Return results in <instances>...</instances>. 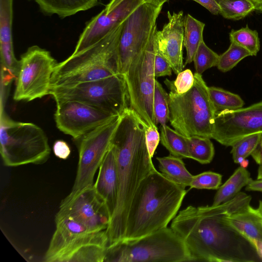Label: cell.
Segmentation results:
<instances>
[{
	"mask_svg": "<svg viewBox=\"0 0 262 262\" xmlns=\"http://www.w3.org/2000/svg\"><path fill=\"white\" fill-rule=\"evenodd\" d=\"M251 196L243 192L216 206H189L173 218L170 227L183 241L192 261L260 260L250 242L228 222V216Z\"/></svg>",
	"mask_w": 262,
	"mask_h": 262,
	"instance_id": "obj_1",
	"label": "cell"
},
{
	"mask_svg": "<svg viewBox=\"0 0 262 262\" xmlns=\"http://www.w3.org/2000/svg\"><path fill=\"white\" fill-rule=\"evenodd\" d=\"M145 128L139 117L128 107L121 115L112 140L117 163L118 196L106 230L108 245L124 237L134 195L142 181L156 169L148 151Z\"/></svg>",
	"mask_w": 262,
	"mask_h": 262,
	"instance_id": "obj_2",
	"label": "cell"
},
{
	"mask_svg": "<svg viewBox=\"0 0 262 262\" xmlns=\"http://www.w3.org/2000/svg\"><path fill=\"white\" fill-rule=\"evenodd\" d=\"M187 191L156 169L140 183L129 209L124 237L140 238L167 227Z\"/></svg>",
	"mask_w": 262,
	"mask_h": 262,
	"instance_id": "obj_3",
	"label": "cell"
},
{
	"mask_svg": "<svg viewBox=\"0 0 262 262\" xmlns=\"http://www.w3.org/2000/svg\"><path fill=\"white\" fill-rule=\"evenodd\" d=\"M194 77L192 87L182 94L176 92L173 81H164L169 91V121L174 129L186 137L199 136L212 139L217 111L202 75L195 73Z\"/></svg>",
	"mask_w": 262,
	"mask_h": 262,
	"instance_id": "obj_4",
	"label": "cell"
},
{
	"mask_svg": "<svg viewBox=\"0 0 262 262\" xmlns=\"http://www.w3.org/2000/svg\"><path fill=\"white\" fill-rule=\"evenodd\" d=\"M192 261L181 237L165 227L146 236L108 245L104 262Z\"/></svg>",
	"mask_w": 262,
	"mask_h": 262,
	"instance_id": "obj_5",
	"label": "cell"
},
{
	"mask_svg": "<svg viewBox=\"0 0 262 262\" xmlns=\"http://www.w3.org/2000/svg\"><path fill=\"white\" fill-rule=\"evenodd\" d=\"M0 152L4 164L15 167L42 164L49 159L51 149L48 137L37 125L15 121L1 106Z\"/></svg>",
	"mask_w": 262,
	"mask_h": 262,
	"instance_id": "obj_6",
	"label": "cell"
},
{
	"mask_svg": "<svg viewBox=\"0 0 262 262\" xmlns=\"http://www.w3.org/2000/svg\"><path fill=\"white\" fill-rule=\"evenodd\" d=\"M157 30L156 27L144 51L132 60L123 75L127 92L129 108L139 117L146 127H157L153 111Z\"/></svg>",
	"mask_w": 262,
	"mask_h": 262,
	"instance_id": "obj_7",
	"label": "cell"
},
{
	"mask_svg": "<svg viewBox=\"0 0 262 262\" xmlns=\"http://www.w3.org/2000/svg\"><path fill=\"white\" fill-rule=\"evenodd\" d=\"M50 95L56 103L78 101L114 116H121L129 107L125 80L120 74L89 82L52 87Z\"/></svg>",
	"mask_w": 262,
	"mask_h": 262,
	"instance_id": "obj_8",
	"label": "cell"
},
{
	"mask_svg": "<svg viewBox=\"0 0 262 262\" xmlns=\"http://www.w3.org/2000/svg\"><path fill=\"white\" fill-rule=\"evenodd\" d=\"M57 64L49 51L38 46L29 47L18 60L13 99L29 102L50 95Z\"/></svg>",
	"mask_w": 262,
	"mask_h": 262,
	"instance_id": "obj_9",
	"label": "cell"
},
{
	"mask_svg": "<svg viewBox=\"0 0 262 262\" xmlns=\"http://www.w3.org/2000/svg\"><path fill=\"white\" fill-rule=\"evenodd\" d=\"M162 7L144 2L125 20L118 46L119 74H125L132 60L147 46Z\"/></svg>",
	"mask_w": 262,
	"mask_h": 262,
	"instance_id": "obj_10",
	"label": "cell"
},
{
	"mask_svg": "<svg viewBox=\"0 0 262 262\" xmlns=\"http://www.w3.org/2000/svg\"><path fill=\"white\" fill-rule=\"evenodd\" d=\"M120 118L121 116H117L78 139L79 142L77 170L68 196H72L93 186L94 176L111 146Z\"/></svg>",
	"mask_w": 262,
	"mask_h": 262,
	"instance_id": "obj_11",
	"label": "cell"
},
{
	"mask_svg": "<svg viewBox=\"0 0 262 262\" xmlns=\"http://www.w3.org/2000/svg\"><path fill=\"white\" fill-rule=\"evenodd\" d=\"M212 139L225 146L241 139L262 134V101L247 107L217 112Z\"/></svg>",
	"mask_w": 262,
	"mask_h": 262,
	"instance_id": "obj_12",
	"label": "cell"
},
{
	"mask_svg": "<svg viewBox=\"0 0 262 262\" xmlns=\"http://www.w3.org/2000/svg\"><path fill=\"white\" fill-rule=\"evenodd\" d=\"M125 20L96 43L57 63L51 79L76 71L101 66L114 68L118 71V46Z\"/></svg>",
	"mask_w": 262,
	"mask_h": 262,
	"instance_id": "obj_13",
	"label": "cell"
},
{
	"mask_svg": "<svg viewBox=\"0 0 262 262\" xmlns=\"http://www.w3.org/2000/svg\"><path fill=\"white\" fill-rule=\"evenodd\" d=\"M56 103L54 119L57 127L76 140L117 116L78 101Z\"/></svg>",
	"mask_w": 262,
	"mask_h": 262,
	"instance_id": "obj_14",
	"label": "cell"
},
{
	"mask_svg": "<svg viewBox=\"0 0 262 262\" xmlns=\"http://www.w3.org/2000/svg\"><path fill=\"white\" fill-rule=\"evenodd\" d=\"M57 212L71 216L93 232L106 230L111 218L105 202L93 186L65 197Z\"/></svg>",
	"mask_w": 262,
	"mask_h": 262,
	"instance_id": "obj_15",
	"label": "cell"
},
{
	"mask_svg": "<svg viewBox=\"0 0 262 262\" xmlns=\"http://www.w3.org/2000/svg\"><path fill=\"white\" fill-rule=\"evenodd\" d=\"M144 2V0H124L114 7H105L86 24L72 54L82 52L96 43Z\"/></svg>",
	"mask_w": 262,
	"mask_h": 262,
	"instance_id": "obj_16",
	"label": "cell"
},
{
	"mask_svg": "<svg viewBox=\"0 0 262 262\" xmlns=\"http://www.w3.org/2000/svg\"><path fill=\"white\" fill-rule=\"evenodd\" d=\"M108 245L106 230L85 234L67 243L49 262H103Z\"/></svg>",
	"mask_w": 262,
	"mask_h": 262,
	"instance_id": "obj_17",
	"label": "cell"
},
{
	"mask_svg": "<svg viewBox=\"0 0 262 262\" xmlns=\"http://www.w3.org/2000/svg\"><path fill=\"white\" fill-rule=\"evenodd\" d=\"M168 21L161 30H157L158 51L168 61L172 71L178 74L183 71L184 16L183 11L167 12Z\"/></svg>",
	"mask_w": 262,
	"mask_h": 262,
	"instance_id": "obj_18",
	"label": "cell"
},
{
	"mask_svg": "<svg viewBox=\"0 0 262 262\" xmlns=\"http://www.w3.org/2000/svg\"><path fill=\"white\" fill-rule=\"evenodd\" d=\"M13 0H0V52L2 75L16 78L18 60L15 58L12 39Z\"/></svg>",
	"mask_w": 262,
	"mask_h": 262,
	"instance_id": "obj_19",
	"label": "cell"
},
{
	"mask_svg": "<svg viewBox=\"0 0 262 262\" xmlns=\"http://www.w3.org/2000/svg\"><path fill=\"white\" fill-rule=\"evenodd\" d=\"M93 187L105 202L112 217L117 201L118 172L115 152L111 144L99 167Z\"/></svg>",
	"mask_w": 262,
	"mask_h": 262,
	"instance_id": "obj_20",
	"label": "cell"
},
{
	"mask_svg": "<svg viewBox=\"0 0 262 262\" xmlns=\"http://www.w3.org/2000/svg\"><path fill=\"white\" fill-rule=\"evenodd\" d=\"M229 224L248 239L262 242V215L257 208L247 204L231 213Z\"/></svg>",
	"mask_w": 262,
	"mask_h": 262,
	"instance_id": "obj_21",
	"label": "cell"
},
{
	"mask_svg": "<svg viewBox=\"0 0 262 262\" xmlns=\"http://www.w3.org/2000/svg\"><path fill=\"white\" fill-rule=\"evenodd\" d=\"M46 15L63 18L99 5L101 0H34Z\"/></svg>",
	"mask_w": 262,
	"mask_h": 262,
	"instance_id": "obj_22",
	"label": "cell"
},
{
	"mask_svg": "<svg viewBox=\"0 0 262 262\" xmlns=\"http://www.w3.org/2000/svg\"><path fill=\"white\" fill-rule=\"evenodd\" d=\"M252 180L249 171L240 166L217 189L212 205H218L233 199Z\"/></svg>",
	"mask_w": 262,
	"mask_h": 262,
	"instance_id": "obj_23",
	"label": "cell"
},
{
	"mask_svg": "<svg viewBox=\"0 0 262 262\" xmlns=\"http://www.w3.org/2000/svg\"><path fill=\"white\" fill-rule=\"evenodd\" d=\"M156 159L160 172L165 177L183 188L189 186L193 176L186 168L182 158L170 154Z\"/></svg>",
	"mask_w": 262,
	"mask_h": 262,
	"instance_id": "obj_24",
	"label": "cell"
},
{
	"mask_svg": "<svg viewBox=\"0 0 262 262\" xmlns=\"http://www.w3.org/2000/svg\"><path fill=\"white\" fill-rule=\"evenodd\" d=\"M205 24L189 14L184 16V46L186 50L185 65L191 63L201 42L203 39Z\"/></svg>",
	"mask_w": 262,
	"mask_h": 262,
	"instance_id": "obj_25",
	"label": "cell"
},
{
	"mask_svg": "<svg viewBox=\"0 0 262 262\" xmlns=\"http://www.w3.org/2000/svg\"><path fill=\"white\" fill-rule=\"evenodd\" d=\"M160 141L170 154L181 158H189L186 137L166 125L160 127Z\"/></svg>",
	"mask_w": 262,
	"mask_h": 262,
	"instance_id": "obj_26",
	"label": "cell"
},
{
	"mask_svg": "<svg viewBox=\"0 0 262 262\" xmlns=\"http://www.w3.org/2000/svg\"><path fill=\"white\" fill-rule=\"evenodd\" d=\"M189 158L202 164L210 163L213 160L215 150L211 139L199 136L186 137Z\"/></svg>",
	"mask_w": 262,
	"mask_h": 262,
	"instance_id": "obj_27",
	"label": "cell"
},
{
	"mask_svg": "<svg viewBox=\"0 0 262 262\" xmlns=\"http://www.w3.org/2000/svg\"><path fill=\"white\" fill-rule=\"evenodd\" d=\"M210 99L217 112L243 107L244 101L236 94L220 88L208 86Z\"/></svg>",
	"mask_w": 262,
	"mask_h": 262,
	"instance_id": "obj_28",
	"label": "cell"
},
{
	"mask_svg": "<svg viewBox=\"0 0 262 262\" xmlns=\"http://www.w3.org/2000/svg\"><path fill=\"white\" fill-rule=\"evenodd\" d=\"M220 9V14L224 18L239 20L255 10L250 0H215Z\"/></svg>",
	"mask_w": 262,
	"mask_h": 262,
	"instance_id": "obj_29",
	"label": "cell"
},
{
	"mask_svg": "<svg viewBox=\"0 0 262 262\" xmlns=\"http://www.w3.org/2000/svg\"><path fill=\"white\" fill-rule=\"evenodd\" d=\"M230 42H234L248 50L252 56H256L260 50V41L256 30L248 26L229 33Z\"/></svg>",
	"mask_w": 262,
	"mask_h": 262,
	"instance_id": "obj_30",
	"label": "cell"
},
{
	"mask_svg": "<svg viewBox=\"0 0 262 262\" xmlns=\"http://www.w3.org/2000/svg\"><path fill=\"white\" fill-rule=\"evenodd\" d=\"M153 111L156 123L165 126L169 121L168 93L161 84L157 80L155 81L153 99Z\"/></svg>",
	"mask_w": 262,
	"mask_h": 262,
	"instance_id": "obj_31",
	"label": "cell"
},
{
	"mask_svg": "<svg viewBox=\"0 0 262 262\" xmlns=\"http://www.w3.org/2000/svg\"><path fill=\"white\" fill-rule=\"evenodd\" d=\"M249 56L252 55L248 50L234 42H231L228 49L220 55L216 67L220 71L227 72L244 58Z\"/></svg>",
	"mask_w": 262,
	"mask_h": 262,
	"instance_id": "obj_32",
	"label": "cell"
},
{
	"mask_svg": "<svg viewBox=\"0 0 262 262\" xmlns=\"http://www.w3.org/2000/svg\"><path fill=\"white\" fill-rule=\"evenodd\" d=\"M220 55L209 48L204 40L201 42L193 59L195 73L202 75L206 70L216 67Z\"/></svg>",
	"mask_w": 262,
	"mask_h": 262,
	"instance_id": "obj_33",
	"label": "cell"
},
{
	"mask_svg": "<svg viewBox=\"0 0 262 262\" xmlns=\"http://www.w3.org/2000/svg\"><path fill=\"white\" fill-rule=\"evenodd\" d=\"M262 136L261 134L252 135L237 142L231 150L232 158L235 163L240 164L256 149Z\"/></svg>",
	"mask_w": 262,
	"mask_h": 262,
	"instance_id": "obj_34",
	"label": "cell"
},
{
	"mask_svg": "<svg viewBox=\"0 0 262 262\" xmlns=\"http://www.w3.org/2000/svg\"><path fill=\"white\" fill-rule=\"evenodd\" d=\"M222 176L208 171L193 176L189 187L198 189L216 190L221 185Z\"/></svg>",
	"mask_w": 262,
	"mask_h": 262,
	"instance_id": "obj_35",
	"label": "cell"
},
{
	"mask_svg": "<svg viewBox=\"0 0 262 262\" xmlns=\"http://www.w3.org/2000/svg\"><path fill=\"white\" fill-rule=\"evenodd\" d=\"M194 82V74L190 70L186 69L177 74L176 80L173 81V84L176 92L182 94L190 90Z\"/></svg>",
	"mask_w": 262,
	"mask_h": 262,
	"instance_id": "obj_36",
	"label": "cell"
},
{
	"mask_svg": "<svg viewBox=\"0 0 262 262\" xmlns=\"http://www.w3.org/2000/svg\"><path fill=\"white\" fill-rule=\"evenodd\" d=\"M172 71V69L169 63L157 50L154 62L155 77L170 76Z\"/></svg>",
	"mask_w": 262,
	"mask_h": 262,
	"instance_id": "obj_37",
	"label": "cell"
},
{
	"mask_svg": "<svg viewBox=\"0 0 262 262\" xmlns=\"http://www.w3.org/2000/svg\"><path fill=\"white\" fill-rule=\"evenodd\" d=\"M145 139L149 156L152 158L160 141V135L157 127H146Z\"/></svg>",
	"mask_w": 262,
	"mask_h": 262,
	"instance_id": "obj_38",
	"label": "cell"
},
{
	"mask_svg": "<svg viewBox=\"0 0 262 262\" xmlns=\"http://www.w3.org/2000/svg\"><path fill=\"white\" fill-rule=\"evenodd\" d=\"M53 150L57 158L66 160L71 154V149L68 143L62 140H56L53 144Z\"/></svg>",
	"mask_w": 262,
	"mask_h": 262,
	"instance_id": "obj_39",
	"label": "cell"
},
{
	"mask_svg": "<svg viewBox=\"0 0 262 262\" xmlns=\"http://www.w3.org/2000/svg\"><path fill=\"white\" fill-rule=\"evenodd\" d=\"M189 1V0H188ZM196 2L208 10L213 15H218L220 12L219 5L215 0H190Z\"/></svg>",
	"mask_w": 262,
	"mask_h": 262,
	"instance_id": "obj_40",
	"label": "cell"
},
{
	"mask_svg": "<svg viewBox=\"0 0 262 262\" xmlns=\"http://www.w3.org/2000/svg\"><path fill=\"white\" fill-rule=\"evenodd\" d=\"M251 156L259 166H262V136L258 145Z\"/></svg>",
	"mask_w": 262,
	"mask_h": 262,
	"instance_id": "obj_41",
	"label": "cell"
},
{
	"mask_svg": "<svg viewBox=\"0 0 262 262\" xmlns=\"http://www.w3.org/2000/svg\"><path fill=\"white\" fill-rule=\"evenodd\" d=\"M245 190L262 192V179L252 180L245 187Z\"/></svg>",
	"mask_w": 262,
	"mask_h": 262,
	"instance_id": "obj_42",
	"label": "cell"
},
{
	"mask_svg": "<svg viewBox=\"0 0 262 262\" xmlns=\"http://www.w3.org/2000/svg\"><path fill=\"white\" fill-rule=\"evenodd\" d=\"M255 249L259 259L262 261V242L253 239H248Z\"/></svg>",
	"mask_w": 262,
	"mask_h": 262,
	"instance_id": "obj_43",
	"label": "cell"
},
{
	"mask_svg": "<svg viewBox=\"0 0 262 262\" xmlns=\"http://www.w3.org/2000/svg\"><path fill=\"white\" fill-rule=\"evenodd\" d=\"M145 2H148L158 6H163V5L169 0H144Z\"/></svg>",
	"mask_w": 262,
	"mask_h": 262,
	"instance_id": "obj_44",
	"label": "cell"
},
{
	"mask_svg": "<svg viewBox=\"0 0 262 262\" xmlns=\"http://www.w3.org/2000/svg\"><path fill=\"white\" fill-rule=\"evenodd\" d=\"M255 6V10L262 13V0H251Z\"/></svg>",
	"mask_w": 262,
	"mask_h": 262,
	"instance_id": "obj_45",
	"label": "cell"
},
{
	"mask_svg": "<svg viewBox=\"0 0 262 262\" xmlns=\"http://www.w3.org/2000/svg\"><path fill=\"white\" fill-rule=\"evenodd\" d=\"M257 179H262V166H259L258 167Z\"/></svg>",
	"mask_w": 262,
	"mask_h": 262,
	"instance_id": "obj_46",
	"label": "cell"
},
{
	"mask_svg": "<svg viewBox=\"0 0 262 262\" xmlns=\"http://www.w3.org/2000/svg\"><path fill=\"white\" fill-rule=\"evenodd\" d=\"M239 164L241 166L246 168L249 165V161L245 159Z\"/></svg>",
	"mask_w": 262,
	"mask_h": 262,
	"instance_id": "obj_47",
	"label": "cell"
},
{
	"mask_svg": "<svg viewBox=\"0 0 262 262\" xmlns=\"http://www.w3.org/2000/svg\"><path fill=\"white\" fill-rule=\"evenodd\" d=\"M257 209L262 215V200H260L259 201Z\"/></svg>",
	"mask_w": 262,
	"mask_h": 262,
	"instance_id": "obj_48",
	"label": "cell"
},
{
	"mask_svg": "<svg viewBox=\"0 0 262 262\" xmlns=\"http://www.w3.org/2000/svg\"><path fill=\"white\" fill-rule=\"evenodd\" d=\"M250 1H251V0H250Z\"/></svg>",
	"mask_w": 262,
	"mask_h": 262,
	"instance_id": "obj_49",
	"label": "cell"
}]
</instances>
